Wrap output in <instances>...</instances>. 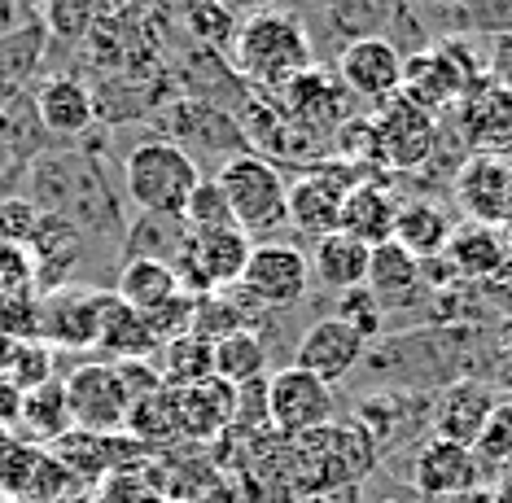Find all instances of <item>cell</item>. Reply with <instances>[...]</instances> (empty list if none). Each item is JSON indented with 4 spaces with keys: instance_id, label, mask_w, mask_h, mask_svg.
Listing matches in <instances>:
<instances>
[{
    "instance_id": "obj_1",
    "label": "cell",
    "mask_w": 512,
    "mask_h": 503,
    "mask_svg": "<svg viewBox=\"0 0 512 503\" xmlns=\"http://www.w3.org/2000/svg\"><path fill=\"white\" fill-rule=\"evenodd\" d=\"M228 66L259 92H281L316 66V44L298 14L254 9L228 44Z\"/></svg>"
},
{
    "instance_id": "obj_2",
    "label": "cell",
    "mask_w": 512,
    "mask_h": 503,
    "mask_svg": "<svg viewBox=\"0 0 512 503\" xmlns=\"http://www.w3.org/2000/svg\"><path fill=\"white\" fill-rule=\"evenodd\" d=\"M285 460L302 499H329L337 490H359L368 473H377L381 451L351 420V425H324L302 438H289Z\"/></svg>"
},
{
    "instance_id": "obj_3",
    "label": "cell",
    "mask_w": 512,
    "mask_h": 503,
    "mask_svg": "<svg viewBox=\"0 0 512 503\" xmlns=\"http://www.w3.org/2000/svg\"><path fill=\"white\" fill-rule=\"evenodd\" d=\"M110 184L101 167L92 162L88 154H44L36 158L31 167V202H36L44 215H62L71 219L75 228H88V232H106L101 224H119V206L110 202ZM127 232V228H123Z\"/></svg>"
},
{
    "instance_id": "obj_4",
    "label": "cell",
    "mask_w": 512,
    "mask_h": 503,
    "mask_svg": "<svg viewBox=\"0 0 512 503\" xmlns=\"http://www.w3.org/2000/svg\"><path fill=\"white\" fill-rule=\"evenodd\" d=\"M197 184L202 171L180 140H141L123 162V193L141 215L184 219Z\"/></svg>"
},
{
    "instance_id": "obj_5",
    "label": "cell",
    "mask_w": 512,
    "mask_h": 503,
    "mask_svg": "<svg viewBox=\"0 0 512 503\" xmlns=\"http://www.w3.org/2000/svg\"><path fill=\"white\" fill-rule=\"evenodd\" d=\"M215 184L228 197L232 224L246 232L250 241L267 237V232L281 228V224H289V219H285L289 184L281 180V167H276L272 158L254 154V149H246V154H232V158H224Z\"/></svg>"
},
{
    "instance_id": "obj_6",
    "label": "cell",
    "mask_w": 512,
    "mask_h": 503,
    "mask_svg": "<svg viewBox=\"0 0 512 503\" xmlns=\"http://www.w3.org/2000/svg\"><path fill=\"white\" fill-rule=\"evenodd\" d=\"M254 254V241L237 224L228 228H202L189 237V250L176 263L180 289L193 298L219 294V289H237L246 276V263Z\"/></svg>"
},
{
    "instance_id": "obj_7",
    "label": "cell",
    "mask_w": 512,
    "mask_h": 503,
    "mask_svg": "<svg viewBox=\"0 0 512 503\" xmlns=\"http://www.w3.org/2000/svg\"><path fill=\"white\" fill-rule=\"evenodd\" d=\"M486 66L473 62L469 49H460V44H442V49H425V53H412L403 57V97L412 105H421L425 114H438L451 110L464 88L473 84V79H482Z\"/></svg>"
},
{
    "instance_id": "obj_8",
    "label": "cell",
    "mask_w": 512,
    "mask_h": 503,
    "mask_svg": "<svg viewBox=\"0 0 512 503\" xmlns=\"http://www.w3.org/2000/svg\"><path fill=\"white\" fill-rule=\"evenodd\" d=\"M337 412V394L333 385H324L320 377L302 368H276L267 372V420L281 438H302L311 429L333 425Z\"/></svg>"
},
{
    "instance_id": "obj_9",
    "label": "cell",
    "mask_w": 512,
    "mask_h": 503,
    "mask_svg": "<svg viewBox=\"0 0 512 503\" xmlns=\"http://www.w3.org/2000/svg\"><path fill=\"white\" fill-rule=\"evenodd\" d=\"M456 123L460 136L473 154H495L504 158L512 149V84L499 79L495 70H486L482 79H473L456 101Z\"/></svg>"
},
{
    "instance_id": "obj_10",
    "label": "cell",
    "mask_w": 512,
    "mask_h": 503,
    "mask_svg": "<svg viewBox=\"0 0 512 503\" xmlns=\"http://www.w3.org/2000/svg\"><path fill=\"white\" fill-rule=\"evenodd\" d=\"M355 184H359V175L351 167H333V162L298 175L285 193V219L311 241L329 237L342 224V202Z\"/></svg>"
},
{
    "instance_id": "obj_11",
    "label": "cell",
    "mask_w": 512,
    "mask_h": 503,
    "mask_svg": "<svg viewBox=\"0 0 512 503\" xmlns=\"http://www.w3.org/2000/svg\"><path fill=\"white\" fill-rule=\"evenodd\" d=\"M241 289L254 298V307L263 311H281V307H298L311 289V259L294 245L281 241H263L254 245Z\"/></svg>"
},
{
    "instance_id": "obj_12",
    "label": "cell",
    "mask_w": 512,
    "mask_h": 503,
    "mask_svg": "<svg viewBox=\"0 0 512 503\" xmlns=\"http://www.w3.org/2000/svg\"><path fill=\"white\" fill-rule=\"evenodd\" d=\"M66 385V403H71V425L84 434H123L127 425V399L123 377L114 364H79Z\"/></svg>"
},
{
    "instance_id": "obj_13",
    "label": "cell",
    "mask_w": 512,
    "mask_h": 503,
    "mask_svg": "<svg viewBox=\"0 0 512 503\" xmlns=\"http://www.w3.org/2000/svg\"><path fill=\"white\" fill-rule=\"evenodd\" d=\"M337 84L359 101L386 105L403 88V53L386 35H359L337 57Z\"/></svg>"
},
{
    "instance_id": "obj_14",
    "label": "cell",
    "mask_w": 512,
    "mask_h": 503,
    "mask_svg": "<svg viewBox=\"0 0 512 503\" xmlns=\"http://www.w3.org/2000/svg\"><path fill=\"white\" fill-rule=\"evenodd\" d=\"M495 407H499V394L491 381L456 377L451 385H442L434 403H429V434L456 442V447H477Z\"/></svg>"
},
{
    "instance_id": "obj_15",
    "label": "cell",
    "mask_w": 512,
    "mask_h": 503,
    "mask_svg": "<svg viewBox=\"0 0 512 503\" xmlns=\"http://www.w3.org/2000/svg\"><path fill=\"white\" fill-rule=\"evenodd\" d=\"M101 329V289L62 285L40 294V342L53 350H88Z\"/></svg>"
},
{
    "instance_id": "obj_16",
    "label": "cell",
    "mask_w": 512,
    "mask_h": 503,
    "mask_svg": "<svg viewBox=\"0 0 512 503\" xmlns=\"http://www.w3.org/2000/svg\"><path fill=\"white\" fill-rule=\"evenodd\" d=\"M482 486V460L473 447H456L429 434L412 460V490L425 499H456Z\"/></svg>"
},
{
    "instance_id": "obj_17",
    "label": "cell",
    "mask_w": 512,
    "mask_h": 503,
    "mask_svg": "<svg viewBox=\"0 0 512 503\" xmlns=\"http://www.w3.org/2000/svg\"><path fill=\"white\" fill-rule=\"evenodd\" d=\"M364 355H368L364 337H359L351 324L337 320V315H324V320H316L307 333L298 337L294 368L320 377L324 385H342L359 364H364Z\"/></svg>"
},
{
    "instance_id": "obj_18",
    "label": "cell",
    "mask_w": 512,
    "mask_h": 503,
    "mask_svg": "<svg viewBox=\"0 0 512 503\" xmlns=\"http://www.w3.org/2000/svg\"><path fill=\"white\" fill-rule=\"evenodd\" d=\"M377 127V149H381V162L390 167H421V162L434 154V114H425L421 105H412L399 92L381 105V114L372 119Z\"/></svg>"
},
{
    "instance_id": "obj_19",
    "label": "cell",
    "mask_w": 512,
    "mask_h": 503,
    "mask_svg": "<svg viewBox=\"0 0 512 503\" xmlns=\"http://www.w3.org/2000/svg\"><path fill=\"white\" fill-rule=\"evenodd\" d=\"M346 101H351V92L342 84H333V79L316 66H311L307 75H298L289 88L276 92V105H281L285 119L294 123L302 136L337 132V127L346 123Z\"/></svg>"
},
{
    "instance_id": "obj_20",
    "label": "cell",
    "mask_w": 512,
    "mask_h": 503,
    "mask_svg": "<svg viewBox=\"0 0 512 503\" xmlns=\"http://www.w3.org/2000/svg\"><path fill=\"white\" fill-rule=\"evenodd\" d=\"M508 180L512 167L495 154H469L456 171V202L469 215V224L499 228L504 224V202H508Z\"/></svg>"
},
{
    "instance_id": "obj_21",
    "label": "cell",
    "mask_w": 512,
    "mask_h": 503,
    "mask_svg": "<svg viewBox=\"0 0 512 503\" xmlns=\"http://www.w3.org/2000/svg\"><path fill=\"white\" fill-rule=\"evenodd\" d=\"M31 97H36V114L49 136L62 140H79L84 132H92L97 123V101H92V88L75 75H53L31 84Z\"/></svg>"
},
{
    "instance_id": "obj_22",
    "label": "cell",
    "mask_w": 512,
    "mask_h": 503,
    "mask_svg": "<svg viewBox=\"0 0 512 503\" xmlns=\"http://www.w3.org/2000/svg\"><path fill=\"white\" fill-rule=\"evenodd\" d=\"M176 394V429L189 442H215L232 429L237 416V385L228 381H206L193 390H171Z\"/></svg>"
},
{
    "instance_id": "obj_23",
    "label": "cell",
    "mask_w": 512,
    "mask_h": 503,
    "mask_svg": "<svg viewBox=\"0 0 512 503\" xmlns=\"http://www.w3.org/2000/svg\"><path fill=\"white\" fill-rule=\"evenodd\" d=\"M97 346L106 350L114 364H149V359L158 355V337L149 333L145 315L136 307H127V302L101 289V329H97Z\"/></svg>"
},
{
    "instance_id": "obj_24",
    "label": "cell",
    "mask_w": 512,
    "mask_h": 503,
    "mask_svg": "<svg viewBox=\"0 0 512 503\" xmlns=\"http://www.w3.org/2000/svg\"><path fill=\"white\" fill-rule=\"evenodd\" d=\"M421 285H425V263L412 259V254H407L399 241H386V245H377V250L368 254V280H364V289L381 302V311L416 302Z\"/></svg>"
},
{
    "instance_id": "obj_25",
    "label": "cell",
    "mask_w": 512,
    "mask_h": 503,
    "mask_svg": "<svg viewBox=\"0 0 512 503\" xmlns=\"http://www.w3.org/2000/svg\"><path fill=\"white\" fill-rule=\"evenodd\" d=\"M31 263H36V294L71 285V267L79 259V228L62 215H40V228L31 237Z\"/></svg>"
},
{
    "instance_id": "obj_26",
    "label": "cell",
    "mask_w": 512,
    "mask_h": 503,
    "mask_svg": "<svg viewBox=\"0 0 512 503\" xmlns=\"http://www.w3.org/2000/svg\"><path fill=\"white\" fill-rule=\"evenodd\" d=\"M394 219H399L394 197L381 189V184L359 180L342 202V224H337V232H346V237H355L359 245L377 250V245L394 241Z\"/></svg>"
},
{
    "instance_id": "obj_27",
    "label": "cell",
    "mask_w": 512,
    "mask_h": 503,
    "mask_svg": "<svg viewBox=\"0 0 512 503\" xmlns=\"http://www.w3.org/2000/svg\"><path fill=\"white\" fill-rule=\"evenodd\" d=\"M71 403H66V385L62 381H44L36 390L22 394V416H18V429L14 434L31 447L49 451L57 438L71 434Z\"/></svg>"
},
{
    "instance_id": "obj_28",
    "label": "cell",
    "mask_w": 512,
    "mask_h": 503,
    "mask_svg": "<svg viewBox=\"0 0 512 503\" xmlns=\"http://www.w3.org/2000/svg\"><path fill=\"white\" fill-rule=\"evenodd\" d=\"M368 245H359L346 232H329V237L316 241V254H311V276L320 280L333 294H351V289H364L368 280Z\"/></svg>"
},
{
    "instance_id": "obj_29",
    "label": "cell",
    "mask_w": 512,
    "mask_h": 503,
    "mask_svg": "<svg viewBox=\"0 0 512 503\" xmlns=\"http://www.w3.org/2000/svg\"><path fill=\"white\" fill-rule=\"evenodd\" d=\"M442 259H447L451 272L464 276V280H495L508 263V241L499 237L495 228L469 224V228L451 232V245H447Z\"/></svg>"
},
{
    "instance_id": "obj_30",
    "label": "cell",
    "mask_w": 512,
    "mask_h": 503,
    "mask_svg": "<svg viewBox=\"0 0 512 503\" xmlns=\"http://www.w3.org/2000/svg\"><path fill=\"white\" fill-rule=\"evenodd\" d=\"M451 232L456 228H451L447 210L434 206V202H407V206H399V219H394V241L421 263L447 254Z\"/></svg>"
},
{
    "instance_id": "obj_31",
    "label": "cell",
    "mask_w": 512,
    "mask_h": 503,
    "mask_svg": "<svg viewBox=\"0 0 512 503\" xmlns=\"http://www.w3.org/2000/svg\"><path fill=\"white\" fill-rule=\"evenodd\" d=\"M114 294H119L127 307H136L145 315V311H154L167 298L180 294V276H176V267L162 263V259H123L119 280H114Z\"/></svg>"
},
{
    "instance_id": "obj_32",
    "label": "cell",
    "mask_w": 512,
    "mask_h": 503,
    "mask_svg": "<svg viewBox=\"0 0 512 503\" xmlns=\"http://www.w3.org/2000/svg\"><path fill=\"white\" fill-rule=\"evenodd\" d=\"M158 377L167 390H193V385L215 381V342L197 333H184L176 342L158 346Z\"/></svg>"
},
{
    "instance_id": "obj_33",
    "label": "cell",
    "mask_w": 512,
    "mask_h": 503,
    "mask_svg": "<svg viewBox=\"0 0 512 503\" xmlns=\"http://www.w3.org/2000/svg\"><path fill=\"white\" fill-rule=\"evenodd\" d=\"M44 40H49L44 22L18 27L14 35H0V101L31 88V75H36L40 57H44Z\"/></svg>"
},
{
    "instance_id": "obj_34",
    "label": "cell",
    "mask_w": 512,
    "mask_h": 503,
    "mask_svg": "<svg viewBox=\"0 0 512 503\" xmlns=\"http://www.w3.org/2000/svg\"><path fill=\"white\" fill-rule=\"evenodd\" d=\"M215 377L228 381V385H254V381H267V346L259 329H241V333H228L215 342Z\"/></svg>"
},
{
    "instance_id": "obj_35",
    "label": "cell",
    "mask_w": 512,
    "mask_h": 503,
    "mask_svg": "<svg viewBox=\"0 0 512 503\" xmlns=\"http://www.w3.org/2000/svg\"><path fill=\"white\" fill-rule=\"evenodd\" d=\"M127 438H136L141 447H162V442H176L180 429H176V394L162 385V390L145 394L127 407V425H123Z\"/></svg>"
},
{
    "instance_id": "obj_36",
    "label": "cell",
    "mask_w": 512,
    "mask_h": 503,
    "mask_svg": "<svg viewBox=\"0 0 512 503\" xmlns=\"http://www.w3.org/2000/svg\"><path fill=\"white\" fill-rule=\"evenodd\" d=\"M44 123L36 114V97L31 88L14 92L9 101H0V140H5L9 154H22V158H36V149L44 145Z\"/></svg>"
},
{
    "instance_id": "obj_37",
    "label": "cell",
    "mask_w": 512,
    "mask_h": 503,
    "mask_svg": "<svg viewBox=\"0 0 512 503\" xmlns=\"http://www.w3.org/2000/svg\"><path fill=\"white\" fill-rule=\"evenodd\" d=\"M184 27H189L202 44H211L215 53H228L241 18H232V9L224 0H197V5H189V14H184Z\"/></svg>"
},
{
    "instance_id": "obj_38",
    "label": "cell",
    "mask_w": 512,
    "mask_h": 503,
    "mask_svg": "<svg viewBox=\"0 0 512 503\" xmlns=\"http://www.w3.org/2000/svg\"><path fill=\"white\" fill-rule=\"evenodd\" d=\"M92 503H171L154 477H145V469H127V473H106L92 486Z\"/></svg>"
},
{
    "instance_id": "obj_39",
    "label": "cell",
    "mask_w": 512,
    "mask_h": 503,
    "mask_svg": "<svg viewBox=\"0 0 512 503\" xmlns=\"http://www.w3.org/2000/svg\"><path fill=\"white\" fill-rule=\"evenodd\" d=\"M53 355H57V350L44 346V342H14L0 377H9L22 394H27V390H36V385L53 381Z\"/></svg>"
},
{
    "instance_id": "obj_40",
    "label": "cell",
    "mask_w": 512,
    "mask_h": 503,
    "mask_svg": "<svg viewBox=\"0 0 512 503\" xmlns=\"http://www.w3.org/2000/svg\"><path fill=\"white\" fill-rule=\"evenodd\" d=\"M0 337L9 342H40V294H0Z\"/></svg>"
},
{
    "instance_id": "obj_41",
    "label": "cell",
    "mask_w": 512,
    "mask_h": 503,
    "mask_svg": "<svg viewBox=\"0 0 512 503\" xmlns=\"http://www.w3.org/2000/svg\"><path fill=\"white\" fill-rule=\"evenodd\" d=\"M101 5L106 0H44V31L62 35V40H79L92 31Z\"/></svg>"
},
{
    "instance_id": "obj_42",
    "label": "cell",
    "mask_w": 512,
    "mask_h": 503,
    "mask_svg": "<svg viewBox=\"0 0 512 503\" xmlns=\"http://www.w3.org/2000/svg\"><path fill=\"white\" fill-rule=\"evenodd\" d=\"M477 460H482V469L491 464V469H512V399H499V407L486 420L482 438H477Z\"/></svg>"
},
{
    "instance_id": "obj_43",
    "label": "cell",
    "mask_w": 512,
    "mask_h": 503,
    "mask_svg": "<svg viewBox=\"0 0 512 503\" xmlns=\"http://www.w3.org/2000/svg\"><path fill=\"white\" fill-rule=\"evenodd\" d=\"M193 315H197V298L180 289V294L167 298L162 307L145 311V324H149V333L158 337V346H167V342H176V337L193 333Z\"/></svg>"
},
{
    "instance_id": "obj_44",
    "label": "cell",
    "mask_w": 512,
    "mask_h": 503,
    "mask_svg": "<svg viewBox=\"0 0 512 503\" xmlns=\"http://www.w3.org/2000/svg\"><path fill=\"white\" fill-rule=\"evenodd\" d=\"M184 224H189L193 232H202V228H228L232 224L228 197H224V189H219L215 180H202L193 189L189 206H184Z\"/></svg>"
},
{
    "instance_id": "obj_45",
    "label": "cell",
    "mask_w": 512,
    "mask_h": 503,
    "mask_svg": "<svg viewBox=\"0 0 512 503\" xmlns=\"http://www.w3.org/2000/svg\"><path fill=\"white\" fill-rule=\"evenodd\" d=\"M337 320L351 324V329L364 337V342H372V337H381V329H386V311H381V302L368 294V289H351V294L337 298Z\"/></svg>"
},
{
    "instance_id": "obj_46",
    "label": "cell",
    "mask_w": 512,
    "mask_h": 503,
    "mask_svg": "<svg viewBox=\"0 0 512 503\" xmlns=\"http://www.w3.org/2000/svg\"><path fill=\"white\" fill-rule=\"evenodd\" d=\"M44 210L31 197H0V245H22L27 250L40 228Z\"/></svg>"
},
{
    "instance_id": "obj_47",
    "label": "cell",
    "mask_w": 512,
    "mask_h": 503,
    "mask_svg": "<svg viewBox=\"0 0 512 503\" xmlns=\"http://www.w3.org/2000/svg\"><path fill=\"white\" fill-rule=\"evenodd\" d=\"M22 416V390L9 377H0V429H18Z\"/></svg>"
},
{
    "instance_id": "obj_48",
    "label": "cell",
    "mask_w": 512,
    "mask_h": 503,
    "mask_svg": "<svg viewBox=\"0 0 512 503\" xmlns=\"http://www.w3.org/2000/svg\"><path fill=\"white\" fill-rule=\"evenodd\" d=\"M18 18H22L18 0H0V35H14L18 31Z\"/></svg>"
},
{
    "instance_id": "obj_49",
    "label": "cell",
    "mask_w": 512,
    "mask_h": 503,
    "mask_svg": "<svg viewBox=\"0 0 512 503\" xmlns=\"http://www.w3.org/2000/svg\"><path fill=\"white\" fill-rule=\"evenodd\" d=\"M495 372H499V381H504L508 390H512V337L495 350Z\"/></svg>"
},
{
    "instance_id": "obj_50",
    "label": "cell",
    "mask_w": 512,
    "mask_h": 503,
    "mask_svg": "<svg viewBox=\"0 0 512 503\" xmlns=\"http://www.w3.org/2000/svg\"><path fill=\"white\" fill-rule=\"evenodd\" d=\"M504 228H512V180H508V202H504Z\"/></svg>"
},
{
    "instance_id": "obj_51",
    "label": "cell",
    "mask_w": 512,
    "mask_h": 503,
    "mask_svg": "<svg viewBox=\"0 0 512 503\" xmlns=\"http://www.w3.org/2000/svg\"><path fill=\"white\" fill-rule=\"evenodd\" d=\"M232 5H250V9H267V0H232Z\"/></svg>"
},
{
    "instance_id": "obj_52",
    "label": "cell",
    "mask_w": 512,
    "mask_h": 503,
    "mask_svg": "<svg viewBox=\"0 0 512 503\" xmlns=\"http://www.w3.org/2000/svg\"><path fill=\"white\" fill-rule=\"evenodd\" d=\"M9 158H14V154H9V149H5V140H0V167H5Z\"/></svg>"
},
{
    "instance_id": "obj_53",
    "label": "cell",
    "mask_w": 512,
    "mask_h": 503,
    "mask_svg": "<svg viewBox=\"0 0 512 503\" xmlns=\"http://www.w3.org/2000/svg\"><path fill=\"white\" fill-rule=\"evenodd\" d=\"M0 503H22V499H14V495H0Z\"/></svg>"
},
{
    "instance_id": "obj_54",
    "label": "cell",
    "mask_w": 512,
    "mask_h": 503,
    "mask_svg": "<svg viewBox=\"0 0 512 503\" xmlns=\"http://www.w3.org/2000/svg\"><path fill=\"white\" fill-rule=\"evenodd\" d=\"M18 5H36V0H18ZM40 5H44V0H40Z\"/></svg>"
},
{
    "instance_id": "obj_55",
    "label": "cell",
    "mask_w": 512,
    "mask_h": 503,
    "mask_svg": "<svg viewBox=\"0 0 512 503\" xmlns=\"http://www.w3.org/2000/svg\"><path fill=\"white\" fill-rule=\"evenodd\" d=\"M508 254H512V241H508Z\"/></svg>"
}]
</instances>
